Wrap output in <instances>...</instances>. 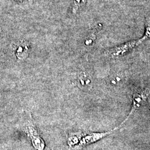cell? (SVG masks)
I'll return each instance as SVG.
<instances>
[{
  "instance_id": "obj_5",
  "label": "cell",
  "mask_w": 150,
  "mask_h": 150,
  "mask_svg": "<svg viewBox=\"0 0 150 150\" xmlns=\"http://www.w3.org/2000/svg\"><path fill=\"white\" fill-rule=\"evenodd\" d=\"M29 54V45L25 41H21L17 44L16 48L17 57L20 59H25Z\"/></svg>"
},
{
  "instance_id": "obj_8",
  "label": "cell",
  "mask_w": 150,
  "mask_h": 150,
  "mask_svg": "<svg viewBox=\"0 0 150 150\" xmlns=\"http://www.w3.org/2000/svg\"><path fill=\"white\" fill-rule=\"evenodd\" d=\"M149 106H150V104H149Z\"/></svg>"
},
{
  "instance_id": "obj_6",
  "label": "cell",
  "mask_w": 150,
  "mask_h": 150,
  "mask_svg": "<svg viewBox=\"0 0 150 150\" xmlns=\"http://www.w3.org/2000/svg\"><path fill=\"white\" fill-rule=\"evenodd\" d=\"M150 39V21H147L146 22V31H145L144 36L137 40V45L138 46L140 44L144 42L145 41Z\"/></svg>"
},
{
  "instance_id": "obj_4",
  "label": "cell",
  "mask_w": 150,
  "mask_h": 150,
  "mask_svg": "<svg viewBox=\"0 0 150 150\" xmlns=\"http://www.w3.org/2000/svg\"><path fill=\"white\" fill-rule=\"evenodd\" d=\"M148 94L146 93V91H141V92H137L136 93H134L133 100L132 106L131 111L134 112L137 110L140 106L142 105V102L146 101Z\"/></svg>"
},
{
  "instance_id": "obj_3",
  "label": "cell",
  "mask_w": 150,
  "mask_h": 150,
  "mask_svg": "<svg viewBox=\"0 0 150 150\" xmlns=\"http://www.w3.org/2000/svg\"><path fill=\"white\" fill-rule=\"evenodd\" d=\"M137 41H131L110 50L108 54L111 57H118L129 53L133 48L137 46Z\"/></svg>"
},
{
  "instance_id": "obj_1",
  "label": "cell",
  "mask_w": 150,
  "mask_h": 150,
  "mask_svg": "<svg viewBox=\"0 0 150 150\" xmlns=\"http://www.w3.org/2000/svg\"><path fill=\"white\" fill-rule=\"evenodd\" d=\"M129 117L126 118L118 127H115L109 131L105 132H93L90 131H80L76 132L70 134L68 138V144L72 150H80L86 146L91 145L97 142L103 138L107 137L113 132L120 129L122 125L129 119Z\"/></svg>"
},
{
  "instance_id": "obj_2",
  "label": "cell",
  "mask_w": 150,
  "mask_h": 150,
  "mask_svg": "<svg viewBox=\"0 0 150 150\" xmlns=\"http://www.w3.org/2000/svg\"><path fill=\"white\" fill-rule=\"evenodd\" d=\"M23 126L24 131L31 139L35 149L36 150H45V144L38 134V129L30 113L28 112V117L24 120Z\"/></svg>"
},
{
  "instance_id": "obj_7",
  "label": "cell",
  "mask_w": 150,
  "mask_h": 150,
  "mask_svg": "<svg viewBox=\"0 0 150 150\" xmlns=\"http://www.w3.org/2000/svg\"><path fill=\"white\" fill-rule=\"evenodd\" d=\"M85 1H86V0H76V2H75V3L77 4V5L78 6H80L83 5L85 4Z\"/></svg>"
}]
</instances>
